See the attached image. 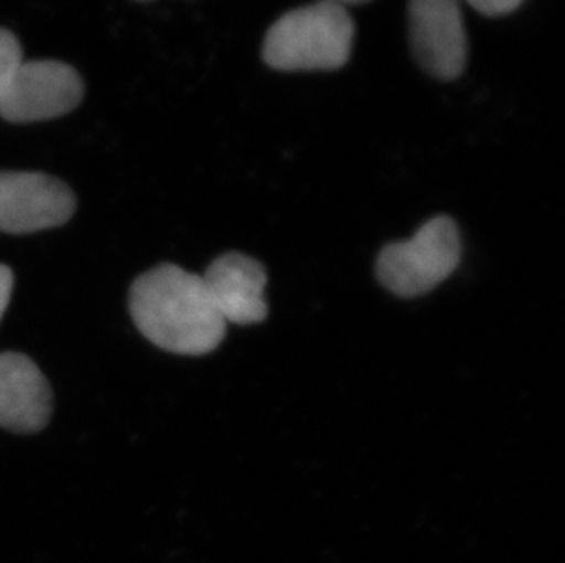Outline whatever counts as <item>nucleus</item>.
<instances>
[{"instance_id":"nucleus-1","label":"nucleus","mask_w":565,"mask_h":563,"mask_svg":"<svg viewBox=\"0 0 565 563\" xmlns=\"http://www.w3.org/2000/svg\"><path fill=\"white\" fill-rule=\"evenodd\" d=\"M134 325L145 339L177 355H205L225 337L202 277L174 264L139 275L128 293Z\"/></svg>"},{"instance_id":"nucleus-2","label":"nucleus","mask_w":565,"mask_h":563,"mask_svg":"<svg viewBox=\"0 0 565 563\" xmlns=\"http://www.w3.org/2000/svg\"><path fill=\"white\" fill-rule=\"evenodd\" d=\"M355 26L347 8L326 0L280 17L264 39V61L282 72L335 70L352 54Z\"/></svg>"},{"instance_id":"nucleus-3","label":"nucleus","mask_w":565,"mask_h":563,"mask_svg":"<svg viewBox=\"0 0 565 563\" xmlns=\"http://www.w3.org/2000/svg\"><path fill=\"white\" fill-rule=\"evenodd\" d=\"M461 261L458 225L448 216L423 224L411 240L388 244L377 258V278L397 297H422L452 275Z\"/></svg>"},{"instance_id":"nucleus-4","label":"nucleus","mask_w":565,"mask_h":563,"mask_svg":"<svg viewBox=\"0 0 565 563\" xmlns=\"http://www.w3.org/2000/svg\"><path fill=\"white\" fill-rule=\"evenodd\" d=\"M85 97L79 72L61 61H22L11 77L0 116L10 123H38L66 116Z\"/></svg>"},{"instance_id":"nucleus-5","label":"nucleus","mask_w":565,"mask_h":563,"mask_svg":"<svg viewBox=\"0 0 565 563\" xmlns=\"http://www.w3.org/2000/svg\"><path fill=\"white\" fill-rule=\"evenodd\" d=\"M77 200L64 181L43 172L0 170V231L32 234L61 227L74 216Z\"/></svg>"},{"instance_id":"nucleus-6","label":"nucleus","mask_w":565,"mask_h":563,"mask_svg":"<svg viewBox=\"0 0 565 563\" xmlns=\"http://www.w3.org/2000/svg\"><path fill=\"white\" fill-rule=\"evenodd\" d=\"M411 41L417 61L438 79L465 70L469 44L459 0H411Z\"/></svg>"},{"instance_id":"nucleus-7","label":"nucleus","mask_w":565,"mask_h":563,"mask_svg":"<svg viewBox=\"0 0 565 563\" xmlns=\"http://www.w3.org/2000/svg\"><path fill=\"white\" fill-rule=\"evenodd\" d=\"M54 412V394L41 368L17 351L0 353V428L15 434L44 431Z\"/></svg>"},{"instance_id":"nucleus-8","label":"nucleus","mask_w":565,"mask_h":563,"mask_svg":"<svg viewBox=\"0 0 565 563\" xmlns=\"http://www.w3.org/2000/svg\"><path fill=\"white\" fill-rule=\"evenodd\" d=\"M202 280L225 325H256L266 319V272L252 256L225 253L207 267Z\"/></svg>"},{"instance_id":"nucleus-9","label":"nucleus","mask_w":565,"mask_h":563,"mask_svg":"<svg viewBox=\"0 0 565 563\" xmlns=\"http://www.w3.org/2000/svg\"><path fill=\"white\" fill-rule=\"evenodd\" d=\"M22 61L24 59H22L21 43L17 41L13 33L0 28V103L4 99L11 77Z\"/></svg>"},{"instance_id":"nucleus-10","label":"nucleus","mask_w":565,"mask_h":563,"mask_svg":"<svg viewBox=\"0 0 565 563\" xmlns=\"http://www.w3.org/2000/svg\"><path fill=\"white\" fill-rule=\"evenodd\" d=\"M467 2L487 17L507 15L523 4V0H467Z\"/></svg>"},{"instance_id":"nucleus-11","label":"nucleus","mask_w":565,"mask_h":563,"mask_svg":"<svg viewBox=\"0 0 565 563\" xmlns=\"http://www.w3.org/2000/svg\"><path fill=\"white\" fill-rule=\"evenodd\" d=\"M13 286H15V275H13L10 267L0 264V320L4 317L8 306H10Z\"/></svg>"},{"instance_id":"nucleus-12","label":"nucleus","mask_w":565,"mask_h":563,"mask_svg":"<svg viewBox=\"0 0 565 563\" xmlns=\"http://www.w3.org/2000/svg\"><path fill=\"white\" fill-rule=\"evenodd\" d=\"M326 2H331V4L342 6V8H347V6L352 4H364V2H370V0H326Z\"/></svg>"},{"instance_id":"nucleus-13","label":"nucleus","mask_w":565,"mask_h":563,"mask_svg":"<svg viewBox=\"0 0 565 563\" xmlns=\"http://www.w3.org/2000/svg\"><path fill=\"white\" fill-rule=\"evenodd\" d=\"M139 2H149V0H139Z\"/></svg>"}]
</instances>
